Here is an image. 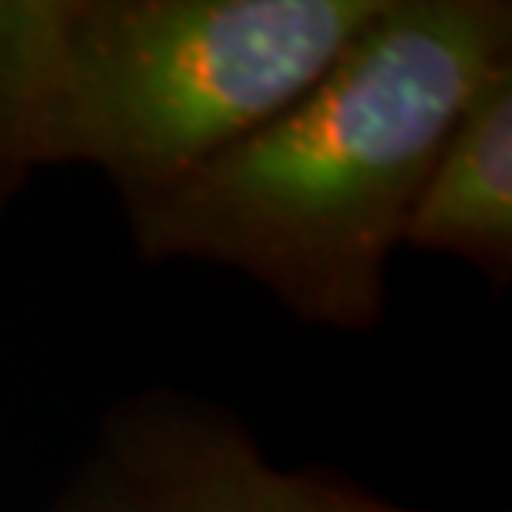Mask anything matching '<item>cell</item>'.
Wrapping results in <instances>:
<instances>
[{"label": "cell", "mask_w": 512, "mask_h": 512, "mask_svg": "<svg viewBox=\"0 0 512 512\" xmlns=\"http://www.w3.org/2000/svg\"><path fill=\"white\" fill-rule=\"evenodd\" d=\"M509 65V0H384L293 103L122 202L129 243L145 262L236 270L308 327H380L421 183Z\"/></svg>", "instance_id": "obj_1"}, {"label": "cell", "mask_w": 512, "mask_h": 512, "mask_svg": "<svg viewBox=\"0 0 512 512\" xmlns=\"http://www.w3.org/2000/svg\"><path fill=\"white\" fill-rule=\"evenodd\" d=\"M384 0H0V205L35 167L160 190L293 103Z\"/></svg>", "instance_id": "obj_2"}, {"label": "cell", "mask_w": 512, "mask_h": 512, "mask_svg": "<svg viewBox=\"0 0 512 512\" xmlns=\"http://www.w3.org/2000/svg\"><path fill=\"white\" fill-rule=\"evenodd\" d=\"M46 512H444L365 490L327 467H281L228 410L148 387L103 414Z\"/></svg>", "instance_id": "obj_3"}, {"label": "cell", "mask_w": 512, "mask_h": 512, "mask_svg": "<svg viewBox=\"0 0 512 512\" xmlns=\"http://www.w3.org/2000/svg\"><path fill=\"white\" fill-rule=\"evenodd\" d=\"M403 247L475 266L490 285L512 277V65L490 76L448 129Z\"/></svg>", "instance_id": "obj_4"}]
</instances>
